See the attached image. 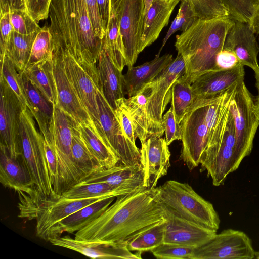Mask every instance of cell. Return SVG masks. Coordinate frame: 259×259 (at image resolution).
Returning a JSON list of instances; mask_svg holds the SVG:
<instances>
[{"instance_id":"cell-18","label":"cell","mask_w":259,"mask_h":259,"mask_svg":"<svg viewBox=\"0 0 259 259\" xmlns=\"http://www.w3.org/2000/svg\"><path fill=\"white\" fill-rule=\"evenodd\" d=\"M49 241L53 245L72 250L92 258H141L142 253H133L127 248L126 241L100 243L78 240L69 235L56 237Z\"/></svg>"},{"instance_id":"cell-13","label":"cell","mask_w":259,"mask_h":259,"mask_svg":"<svg viewBox=\"0 0 259 259\" xmlns=\"http://www.w3.org/2000/svg\"><path fill=\"white\" fill-rule=\"evenodd\" d=\"M255 253L246 234L228 229L195 248L191 259H253Z\"/></svg>"},{"instance_id":"cell-42","label":"cell","mask_w":259,"mask_h":259,"mask_svg":"<svg viewBox=\"0 0 259 259\" xmlns=\"http://www.w3.org/2000/svg\"><path fill=\"white\" fill-rule=\"evenodd\" d=\"M199 19H210L228 15L222 0H189Z\"/></svg>"},{"instance_id":"cell-30","label":"cell","mask_w":259,"mask_h":259,"mask_svg":"<svg viewBox=\"0 0 259 259\" xmlns=\"http://www.w3.org/2000/svg\"><path fill=\"white\" fill-rule=\"evenodd\" d=\"M20 74L24 91L30 104L29 109L36 120L44 138L50 139L51 136L49 125L53 106L32 83L25 73L23 71Z\"/></svg>"},{"instance_id":"cell-28","label":"cell","mask_w":259,"mask_h":259,"mask_svg":"<svg viewBox=\"0 0 259 259\" xmlns=\"http://www.w3.org/2000/svg\"><path fill=\"white\" fill-rule=\"evenodd\" d=\"M0 147V182L3 186L18 193L31 195L36 192L23 163L11 157L5 147Z\"/></svg>"},{"instance_id":"cell-5","label":"cell","mask_w":259,"mask_h":259,"mask_svg":"<svg viewBox=\"0 0 259 259\" xmlns=\"http://www.w3.org/2000/svg\"><path fill=\"white\" fill-rule=\"evenodd\" d=\"M225 92L211 98L195 99L180 123L182 146L180 159L190 170L200 164L201 155L214 134Z\"/></svg>"},{"instance_id":"cell-44","label":"cell","mask_w":259,"mask_h":259,"mask_svg":"<svg viewBox=\"0 0 259 259\" xmlns=\"http://www.w3.org/2000/svg\"><path fill=\"white\" fill-rule=\"evenodd\" d=\"M195 248L163 243L151 252L157 258L191 259Z\"/></svg>"},{"instance_id":"cell-17","label":"cell","mask_w":259,"mask_h":259,"mask_svg":"<svg viewBox=\"0 0 259 259\" xmlns=\"http://www.w3.org/2000/svg\"><path fill=\"white\" fill-rule=\"evenodd\" d=\"M165 138L151 137L141 144L140 163L143 173V186L156 187L158 180L167 173L170 152Z\"/></svg>"},{"instance_id":"cell-25","label":"cell","mask_w":259,"mask_h":259,"mask_svg":"<svg viewBox=\"0 0 259 259\" xmlns=\"http://www.w3.org/2000/svg\"><path fill=\"white\" fill-rule=\"evenodd\" d=\"M115 197L99 199L60 221L47 233L45 239L61 236L63 232L73 233L81 230L98 218L113 202Z\"/></svg>"},{"instance_id":"cell-47","label":"cell","mask_w":259,"mask_h":259,"mask_svg":"<svg viewBox=\"0 0 259 259\" xmlns=\"http://www.w3.org/2000/svg\"><path fill=\"white\" fill-rule=\"evenodd\" d=\"M117 108L115 112L120 124L127 137L134 145L136 144V137L132 119L124 105L123 98L116 101Z\"/></svg>"},{"instance_id":"cell-14","label":"cell","mask_w":259,"mask_h":259,"mask_svg":"<svg viewBox=\"0 0 259 259\" xmlns=\"http://www.w3.org/2000/svg\"><path fill=\"white\" fill-rule=\"evenodd\" d=\"M20 102L6 81L0 77L1 146L5 147L10 156L19 159L20 150Z\"/></svg>"},{"instance_id":"cell-48","label":"cell","mask_w":259,"mask_h":259,"mask_svg":"<svg viewBox=\"0 0 259 259\" xmlns=\"http://www.w3.org/2000/svg\"><path fill=\"white\" fill-rule=\"evenodd\" d=\"M52 0H26L28 12L38 23L48 18Z\"/></svg>"},{"instance_id":"cell-21","label":"cell","mask_w":259,"mask_h":259,"mask_svg":"<svg viewBox=\"0 0 259 259\" xmlns=\"http://www.w3.org/2000/svg\"><path fill=\"white\" fill-rule=\"evenodd\" d=\"M244 66L240 63L231 69L211 70L199 75L191 83L195 99L213 97L243 80Z\"/></svg>"},{"instance_id":"cell-54","label":"cell","mask_w":259,"mask_h":259,"mask_svg":"<svg viewBox=\"0 0 259 259\" xmlns=\"http://www.w3.org/2000/svg\"><path fill=\"white\" fill-rule=\"evenodd\" d=\"M250 25L254 33L259 34V7L250 23Z\"/></svg>"},{"instance_id":"cell-22","label":"cell","mask_w":259,"mask_h":259,"mask_svg":"<svg viewBox=\"0 0 259 259\" xmlns=\"http://www.w3.org/2000/svg\"><path fill=\"white\" fill-rule=\"evenodd\" d=\"M100 199H68L59 198L52 201L36 217V235L45 239L48 232L60 221L78 210Z\"/></svg>"},{"instance_id":"cell-46","label":"cell","mask_w":259,"mask_h":259,"mask_svg":"<svg viewBox=\"0 0 259 259\" xmlns=\"http://www.w3.org/2000/svg\"><path fill=\"white\" fill-rule=\"evenodd\" d=\"M163 124L164 127L165 140L168 145L174 141L182 139L180 124L176 120L172 108L170 107L163 115Z\"/></svg>"},{"instance_id":"cell-24","label":"cell","mask_w":259,"mask_h":259,"mask_svg":"<svg viewBox=\"0 0 259 259\" xmlns=\"http://www.w3.org/2000/svg\"><path fill=\"white\" fill-rule=\"evenodd\" d=\"M97 62L101 89L106 100L115 111L117 108L116 101L125 98L123 75L113 64L102 46Z\"/></svg>"},{"instance_id":"cell-43","label":"cell","mask_w":259,"mask_h":259,"mask_svg":"<svg viewBox=\"0 0 259 259\" xmlns=\"http://www.w3.org/2000/svg\"><path fill=\"white\" fill-rule=\"evenodd\" d=\"M9 14L14 31L18 33L29 35L38 32L41 29L28 11L16 10Z\"/></svg>"},{"instance_id":"cell-20","label":"cell","mask_w":259,"mask_h":259,"mask_svg":"<svg viewBox=\"0 0 259 259\" xmlns=\"http://www.w3.org/2000/svg\"><path fill=\"white\" fill-rule=\"evenodd\" d=\"M249 23L234 21L229 29L223 49L232 51L243 66L253 71L259 69V46Z\"/></svg>"},{"instance_id":"cell-39","label":"cell","mask_w":259,"mask_h":259,"mask_svg":"<svg viewBox=\"0 0 259 259\" xmlns=\"http://www.w3.org/2000/svg\"><path fill=\"white\" fill-rule=\"evenodd\" d=\"M180 1L178 14L172 22L156 56H160L163 48L172 34L178 30H181L182 32L185 31L199 19L189 0H180Z\"/></svg>"},{"instance_id":"cell-4","label":"cell","mask_w":259,"mask_h":259,"mask_svg":"<svg viewBox=\"0 0 259 259\" xmlns=\"http://www.w3.org/2000/svg\"><path fill=\"white\" fill-rule=\"evenodd\" d=\"M234 23L228 15L198 19L176 36L175 46L185 65L181 79L191 84L202 73L215 69L217 56L222 50L227 34Z\"/></svg>"},{"instance_id":"cell-8","label":"cell","mask_w":259,"mask_h":259,"mask_svg":"<svg viewBox=\"0 0 259 259\" xmlns=\"http://www.w3.org/2000/svg\"><path fill=\"white\" fill-rule=\"evenodd\" d=\"M230 108L235 128V163L237 169L243 159L251 152L259 126L255 102L244 80L235 85Z\"/></svg>"},{"instance_id":"cell-12","label":"cell","mask_w":259,"mask_h":259,"mask_svg":"<svg viewBox=\"0 0 259 259\" xmlns=\"http://www.w3.org/2000/svg\"><path fill=\"white\" fill-rule=\"evenodd\" d=\"M97 102L102 133L119 162L128 166L139 164L140 149L125 134L115 111L106 100L101 88L97 93Z\"/></svg>"},{"instance_id":"cell-3","label":"cell","mask_w":259,"mask_h":259,"mask_svg":"<svg viewBox=\"0 0 259 259\" xmlns=\"http://www.w3.org/2000/svg\"><path fill=\"white\" fill-rule=\"evenodd\" d=\"M182 56L176 58L152 81L136 95L123 98L132 119L136 138L141 144L151 137H160L164 133L162 117L171 97V87L185 73Z\"/></svg>"},{"instance_id":"cell-2","label":"cell","mask_w":259,"mask_h":259,"mask_svg":"<svg viewBox=\"0 0 259 259\" xmlns=\"http://www.w3.org/2000/svg\"><path fill=\"white\" fill-rule=\"evenodd\" d=\"M49 27L54 51H68L77 60L96 64L102 40L95 34L84 0H52Z\"/></svg>"},{"instance_id":"cell-1","label":"cell","mask_w":259,"mask_h":259,"mask_svg":"<svg viewBox=\"0 0 259 259\" xmlns=\"http://www.w3.org/2000/svg\"><path fill=\"white\" fill-rule=\"evenodd\" d=\"M98 218L75 234L76 239L100 243L124 242L143 229L166 219L157 187L142 186L116 197Z\"/></svg>"},{"instance_id":"cell-31","label":"cell","mask_w":259,"mask_h":259,"mask_svg":"<svg viewBox=\"0 0 259 259\" xmlns=\"http://www.w3.org/2000/svg\"><path fill=\"white\" fill-rule=\"evenodd\" d=\"M52 60L30 64L23 72L53 106L56 105V96Z\"/></svg>"},{"instance_id":"cell-40","label":"cell","mask_w":259,"mask_h":259,"mask_svg":"<svg viewBox=\"0 0 259 259\" xmlns=\"http://www.w3.org/2000/svg\"><path fill=\"white\" fill-rule=\"evenodd\" d=\"M228 16L234 21L249 23L259 7V0H222Z\"/></svg>"},{"instance_id":"cell-45","label":"cell","mask_w":259,"mask_h":259,"mask_svg":"<svg viewBox=\"0 0 259 259\" xmlns=\"http://www.w3.org/2000/svg\"><path fill=\"white\" fill-rule=\"evenodd\" d=\"M44 147L51 182L58 197L59 195V172L57 155L54 144L51 139H44Z\"/></svg>"},{"instance_id":"cell-10","label":"cell","mask_w":259,"mask_h":259,"mask_svg":"<svg viewBox=\"0 0 259 259\" xmlns=\"http://www.w3.org/2000/svg\"><path fill=\"white\" fill-rule=\"evenodd\" d=\"M235 143L234 121L229 107L222 134L206 148L200 161L201 171H207L215 186L223 185L228 175L237 170Z\"/></svg>"},{"instance_id":"cell-6","label":"cell","mask_w":259,"mask_h":259,"mask_svg":"<svg viewBox=\"0 0 259 259\" xmlns=\"http://www.w3.org/2000/svg\"><path fill=\"white\" fill-rule=\"evenodd\" d=\"M34 119L28 108L22 110L20 124V157L39 196L46 200H56L58 197L50 178L44 138L38 131Z\"/></svg>"},{"instance_id":"cell-56","label":"cell","mask_w":259,"mask_h":259,"mask_svg":"<svg viewBox=\"0 0 259 259\" xmlns=\"http://www.w3.org/2000/svg\"><path fill=\"white\" fill-rule=\"evenodd\" d=\"M121 0H111V16L115 15Z\"/></svg>"},{"instance_id":"cell-49","label":"cell","mask_w":259,"mask_h":259,"mask_svg":"<svg viewBox=\"0 0 259 259\" xmlns=\"http://www.w3.org/2000/svg\"><path fill=\"white\" fill-rule=\"evenodd\" d=\"M96 35L101 39L105 32L103 29L97 0H84Z\"/></svg>"},{"instance_id":"cell-50","label":"cell","mask_w":259,"mask_h":259,"mask_svg":"<svg viewBox=\"0 0 259 259\" xmlns=\"http://www.w3.org/2000/svg\"><path fill=\"white\" fill-rule=\"evenodd\" d=\"M0 17L1 56H4L6 54L8 44L14 29L10 21L9 13L6 14Z\"/></svg>"},{"instance_id":"cell-11","label":"cell","mask_w":259,"mask_h":259,"mask_svg":"<svg viewBox=\"0 0 259 259\" xmlns=\"http://www.w3.org/2000/svg\"><path fill=\"white\" fill-rule=\"evenodd\" d=\"M66 71L82 104L102 134L99 122L97 93L100 84L96 64L77 60L68 51L61 49Z\"/></svg>"},{"instance_id":"cell-55","label":"cell","mask_w":259,"mask_h":259,"mask_svg":"<svg viewBox=\"0 0 259 259\" xmlns=\"http://www.w3.org/2000/svg\"><path fill=\"white\" fill-rule=\"evenodd\" d=\"M255 78V87L257 91V95L255 102L256 111L259 116V69L254 71Z\"/></svg>"},{"instance_id":"cell-7","label":"cell","mask_w":259,"mask_h":259,"mask_svg":"<svg viewBox=\"0 0 259 259\" xmlns=\"http://www.w3.org/2000/svg\"><path fill=\"white\" fill-rule=\"evenodd\" d=\"M157 189V199L168 211L217 232L220 220L213 205L189 184L168 180Z\"/></svg>"},{"instance_id":"cell-32","label":"cell","mask_w":259,"mask_h":259,"mask_svg":"<svg viewBox=\"0 0 259 259\" xmlns=\"http://www.w3.org/2000/svg\"><path fill=\"white\" fill-rule=\"evenodd\" d=\"M131 192L106 183L81 182L62 193L60 198L68 199H103L116 197Z\"/></svg>"},{"instance_id":"cell-37","label":"cell","mask_w":259,"mask_h":259,"mask_svg":"<svg viewBox=\"0 0 259 259\" xmlns=\"http://www.w3.org/2000/svg\"><path fill=\"white\" fill-rule=\"evenodd\" d=\"M195 100L191 84L180 78L171 87L170 107L177 121L180 124L189 108Z\"/></svg>"},{"instance_id":"cell-19","label":"cell","mask_w":259,"mask_h":259,"mask_svg":"<svg viewBox=\"0 0 259 259\" xmlns=\"http://www.w3.org/2000/svg\"><path fill=\"white\" fill-rule=\"evenodd\" d=\"M166 211L163 243L197 248L217 233L212 229Z\"/></svg>"},{"instance_id":"cell-59","label":"cell","mask_w":259,"mask_h":259,"mask_svg":"<svg viewBox=\"0 0 259 259\" xmlns=\"http://www.w3.org/2000/svg\"><path fill=\"white\" fill-rule=\"evenodd\" d=\"M25 1H26V0H25Z\"/></svg>"},{"instance_id":"cell-58","label":"cell","mask_w":259,"mask_h":259,"mask_svg":"<svg viewBox=\"0 0 259 259\" xmlns=\"http://www.w3.org/2000/svg\"><path fill=\"white\" fill-rule=\"evenodd\" d=\"M255 258L259 259V251H255Z\"/></svg>"},{"instance_id":"cell-16","label":"cell","mask_w":259,"mask_h":259,"mask_svg":"<svg viewBox=\"0 0 259 259\" xmlns=\"http://www.w3.org/2000/svg\"><path fill=\"white\" fill-rule=\"evenodd\" d=\"M52 64L56 96L55 105L78 123L92 119L68 75L61 49L54 51Z\"/></svg>"},{"instance_id":"cell-34","label":"cell","mask_w":259,"mask_h":259,"mask_svg":"<svg viewBox=\"0 0 259 259\" xmlns=\"http://www.w3.org/2000/svg\"><path fill=\"white\" fill-rule=\"evenodd\" d=\"M102 47L106 50L113 64L122 71L127 63L116 15L111 16L107 30L102 40Z\"/></svg>"},{"instance_id":"cell-57","label":"cell","mask_w":259,"mask_h":259,"mask_svg":"<svg viewBox=\"0 0 259 259\" xmlns=\"http://www.w3.org/2000/svg\"><path fill=\"white\" fill-rule=\"evenodd\" d=\"M154 0H144V17L147 13L148 10H149L152 3Z\"/></svg>"},{"instance_id":"cell-23","label":"cell","mask_w":259,"mask_h":259,"mask_svg":"<svg viewBox=\"0 0 259 259\" xmlns=\"http://www.w3.org/2000/svg\"><path fill=\"white\" fill-rule=\"evenodd\" d=\"M81 182L106 183L132 192L143 186V173L140 163L131 166L121 163L109 168H102Z\"/></svg>"},{"instance_id":"cell-35","label":"cell","mask_w":259,"mask_h":259,"mask_svg":"<svg viewBox=\"0 0 259 259\" xmlns=\"http://www.w3.org/2000/svg\"><path fill=\"white\" fill-rule=\"evenodd\" d=\"M77 123L74 121L72 125V156L76 167L85 179L102 168L87 148L81 136Z\"/></svg>"},{"instance_id":"cell-51","label":"cell","mask_w":259,"mask_h":259,"mask_svg":"<svg viewBox=\"0 0 259 259\" xmlns=\"http://www.w3.org/2000/svg\"><path fill=\"white\" fill-rule=\"evenodd\" d=\"M240 63L235 53L228 49H223L217 55L215 69H228L234 68Z\"/></svg>"},{"instance_id":"cell-27","label":"cell","mask_w":259,"mask_h":259,"mask_svg":"<svg viewBox=\"0 0 259 259\" xmlns=\"http://www.w3.org/2000/svg\"><path fill=\"white\" fill-rule=\"evenodd\" d=\"M172 55L155 56L151 61L128 68L123 75L125 95H136L145 85L154 79L173 60Z\"/></svg>"},{"instance_id":"cell-36","label":"cell","mask_w":259,"mask_h":259,"mask_svg":"<svg viewBox=\"0 0 259 259\" xmlns=\"http://www.w3.org/2000/svg\"><path fill=\"white\" fill-rule=\"evenodd\" d=\"M37 33L23 35L14 31L11 35L5 55L20 72L24 71L27 66L32 47Z\"/></svg>"},{"instance_id":"cell-38","label":"cell","mask_w":259,"mask_h":259,"mask_svg":"<svg viewBox=\"0 0 259 259\" xmlns=\"http://www.w3.org/2000/svg\"><path fill=\"white\" fill-rule=\"evenodd\" d=\"M1 76L7 83L21 103L22 109L30 108L26 96L20 72L6 55L1 56Z\"/></svg>"},{"instance_id":"cell-26","label":"cell","mask_w":259,"mask_h":259,"mask_svg":"<svg viewBox=\"0 0 259 259\" xmlns=\"http://www.w3.org/2000/svg\"><path fill=\"white\" fill-rule=\"evenodd\" d=\"M180 0H154L145 15L140 51L153 44L167 25L170 15Z\"/></svg>"},{"instance_id":"cell-9","label":"cell","mask_w":259,"mask_h":259,"mask_svg":"<svg viewBox=\"0 0 259 259\" xmlns=\"http://www.w3.org/2000/svg\"><path fill=\"white\" fill-rule=\"evenodd\" d=\"M75 121L56 105L50 121V132L58 162L59 195L84 179L72 156V125Z\"/></svg>"},{"instance_id":"cell-52","label":"cell","mask_w":259,"mask_h":259,"mask_svg":"<svg viewBox=\"0 0 259 259\" xmlns=\"http://www.w3.org/2000/svg\"><path fill=\"white\" fill-rule=\"evenodd\" d=\"M16 10L28 11L25 0H0V17Z\"/></svg>"},{"instance_id":"cell-53","label":"cell","mask_w":259,"mask_h":259,"mask_svg":"<svg viewBox=\"0 0 259 259\" xmlns=\"http://www.w3.org/2000/svg\"><path fill=\"white\" fill-rule=\"evenodd\" d=\"M103 29L106 33L111 18V0H97Z\"/></svg>"},{"instance_id":"cell-33","label":"cell","mask_w":259,"mask_h":259,"mask_svg":"<svg viewBox=\"0 0 259 259\" xmlns=\"http://www.w3.org/2000/svg\"><path fill=\"white\" fill-rule=\"evenodd\" d=\"M166 218L148 226L126 240L131 251L142 253L152 251L164 242V228Z\"/></svg>"},{"instance_id":"cell-41","label":"cell","mask_w":259,"mask_h":259,"mask_svg":"<svg viewBox=\"0 0 259 259\" xmlns=\"http://www.w3.org/2000/svg\"><path fill=\"white\" fill-rule=\"evenodd\" d=\"M54 47L49 27L41 28L34 39L28 65L53 58Z\"/></svg>"},{"instance_id":"cell-15","label":"cell","mask_w":259,"mask_h":259,"mask_svg":"<svg viewBox=\"0 0 259 259\" xmlns=\"http://www.w3.org/2000/svg\"><path fill=\"white\" fill-rule=\"evenodd\" d=\"M144 10V0H121L115 14L125 50L128 68L133 66L141 53Z\"/></svg>"},{"instance_id":"cell-29","label":"cell","mask_w":259,"mask_h":259,"mask_svg":"<svg viewBox=\"0 0 259 259\" xmlns=\"http://www.w3.org/2000/svg\"><path fill=\"white\" fill-rule=\"evenodd\" d=\"M77 126L87 148L102 168H109L118 163L119 159L92 119L77 123Z\"/></svg>"}]
</instances>
